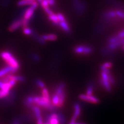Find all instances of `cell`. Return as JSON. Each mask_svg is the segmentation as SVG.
Here are the masks:
<instances>
[{
  "label": "cell",
  "mask_w": 124,
  "mask_h": 124,
  "mask_svg": "<svg viewBox=\"0 0 124 124\" xmlns=\"http://www.w3.org/2000/svg\"><path fill=\"white\" fill-rule=\"evenodd\" d=\"M33 101L34 104L46 108L51 112L55 110V107L53 106L50 98L45 97L44 96H33Z\"/></svg>",
  "instance_id": "1"
},
{
  "label": "cell",
  "mask_w": 124,
  "mask_h": 124,
  "mask_svg": "<svg viewBox=\"0 0 124 124\" xmlns=\"http://www.w3.org/2000/svg\"><path fill=\"white\" fill-rule=\"evenodd\" d=\"M0 56L4 61H5L8 65L16 69L17 70L20 68L19 62L10 52L8 51H2L0 53Z\"/></svg>",
  "instance_id": "2"
},
{
  "label": "cell",
  "mask_w": 124,
  "mask_h": 124,
  "mask_svg": "<svg viewBox=\"0 0 124 124\" xmlns=\"http://www.w3.org/2000/svg\"><path fill=\"white\" fill-rule=\"evenodd\" d=\"M71 5L75 13L79 16H82L86 11L87 3L83 0H72Z\"/></svg>",
  "instance_id": "3"
},
{
  "label": "cell",
  "mask_w": 124,
  "mask_h": 124,
  "mask_svg": "<svg viewBox=\"0 0 124 124\" xmlns=\"http://www.w3.org/2000/svg\"><path fill=\"white\" fill-rule=\"evenodd\" d=\"M94 48L90 45L81 44L75 46L73 49L75 53L78 55H87L94 52Z\"/></svg>",
  "instance_id": "4"
},
{
  "label": "cell",
  "mask_w": 124,
  "mask_h": 124,
  "mask_svg": "<svg viewBox=\"0 0 124 124\" xmlns=\"http://www.w3.org/2000/svg\"><path fill=\"white\" fill-rule=\"evenodd\" d=\"M117 17L115 10L112 9L104 11L100 16L101 21L107 23H112L115 22L116 19Z\"/></svg>",
  "instance_id": "5"
},
{
  "label": "cell",
  "mask_w": 124,
  "mask_h": 124,
  "mask_svg": "<svg viewBox=\"0 0 124 124\" xmlns=\"http://www.w3.org/2000/svg\"><path fill=\"white\" fill-rule=\"evenodd\" d=\"M38 6V2L35 0L32 5H30L28 8H26L24 15H23V18L26 20L30 21V20L33 17L35 11L37 8Z\"/></svg>",
  "instance_id": "6"
},
{
  "label": "cell",
  "mask_w": 124,
  "mask_h": 124,
  "mask_svg": "<svg viewBox=\"0 0 124 124\" xmlns=\"http://www.w3.org/2000/svg\"><path fill=\"white\" fill-rule=\"evenodd\" d=\"M108 73L103 71L101 72L100 83L107 92H110L112 91V85L108 80Z\"/></svg>",
  "instance_id": "7"
},
{
  "label": "cell",
  "mask_w": 124,
  "mask_h": 124,
  "mask_svg": "<svg viewBox=\"0 0 124 124\" xmlns=\"http://www.w3.org/2000/svg\"><path fill=\"white\" fill-rule=\"evenodd\" d=\"M80 99L85 101H87L94 104H97L100 102V100L96 97L92 95H88L86 94H80L79 96Z\"/></svg>",
  "instance_id": "8"
},
{
  "label": "cell",
  "mask_w": 124,
  "mask_h": 124,
  "mask_svg": "<svg viewBox=\"0 0 124 124\" xmlns=\"http://www.w3.org/2000/svg\"><path fill=\"white\" fill-rule=\"evenodd\" d=\"M22 26V18L17 19L12 22V23L8 26V30L9 32H14V31L20 29Z\"/></svg>",
  "instance_id": "9"
},
{
  "label": "cell",
  "mask_w": 124,
  "mask_h": 124,
  "mask_svg": "<svg viewBox=\"0 0 124 124\" xmlns=\"http://www.w3.org/2000/svg\"><path fill=\"white\" fill-rule=\"evenodd\" d=\"M81 107L80 106L78 103H76L74 106V112L70 122L69 123V124H74L76 123L77 119L79 117L81 114Z\"/></svg>",
  "instance_id": "10"
},
{
  "label": "cell",
  "mask_w": 124,
  "mask_h": 124,
  "mask_svg": "<svg viewBox=\"0 0 124 124\" xmlns=\"http://www.w3.org/2000/svg\"><path fill=\"white\" fill-rule=\"evenodd\" d=\"M18 70H17L16 69H14L12 67L7 65L6 67L0 69V78L5 76L8 74H9L10 73H15Z\"/></svg>",
  "instance_id": "11"
},
{
  "label": "cell",
  "mask_w": 124,
  "mask_h": 124,
  "mask_svg": "<svg viewBox=\"0 0 124 124\" xmlns=\"http://www.w3.org/2000/svg\"><path fill=\"white\" fill-rule=\"evenodd\" d=\"M59 26L63 30L64 32L67 34L71 33V29L70 26L69 25L67 20L64 21H61L59 22Z\"/></svg>",
  "instance_id": "12"
},
{
  "label": "cell",
  "mask_w": 124,
  "mask_h": 124,
  "mask_svg": "<svg viewBox=\"0 0 124 124\" xmlns=\"http://www.w3.org/2000/svg\"><path fill=\"white\" fill-rule=\"evenodd\" d=\"M32 36L34 38V39L35 41H36L40 45H45L46 44V41L42 37V36L39 35L37 33L35 32V31L34 32Z\"/></svg>",
  "instance_id": "13"
},
{
  "label": "cell",
  "mask_w": 124,
  "mask_h": 124,
  "mask_svg": "<svg viewBox=\"0 0 124 124\" xmlns=\"http://www.w3.org/2000/svg\"><path fill=\"white\" fill-rule=\"evenodd\" d=\"M41 36H42V37L46 41H56L58 38V37L56 34H52V33L44 34V35H42Z\"/></svg>",
  "instance_id": "14"
},
{
  "label": "cell",
  "mask_w": 124,
  "mask_h": 124,
  "mask_svg": "<svg viewBox=\"0 0 124 124\" xmlns=\"http://www.w3.org/2000/svg\"><path fill=\"white\" fill-rule=\"evenodd\" d=\"M48 18L49 19V20L51 21L54 25L59 26L60 21L57 14L53 13L51 15H48Z\"/></svg>",
  "instance_id": "15"
},
{
  "label": "cell",
  "mask_w": 124,
  "mask_h": 124,
  "mask_svg": "<svg viewBox=\"0 0 124 124\" xmlns=\"http://www.w3.org/2000/svg\"><path fill=\"white\" fill-rule=\"evenodd\" d=\"M104 29V22L103 23L102 21H101L100 22H98L95 26L94 28V32L96 34H100L101 33L103 30Z\"/></svg>",
  "instance_id": "16"
},
{
  "label": "cell",
  "mask_w": 124,
  "mask_h": 124,
  "mask_svg": "<svg viewBox=\"0 0 124 124\" xmlns=\"http://www.w3.org/2000/svg\"><path fill=\"white\" fill-rule=\"evenodd\" d=\"M66 87V84L64 82L60 83L57 87L56 88L55 94L59 95V96L65 91V88Z\"/></svg>",
  "instance_id": "17"
},
{
  "label": "cell",
  "mask_w": 124,
  "mask_h": 124,
  "mask_svg": "<svg viewBox=\"0 0 124 124\" xmlns=\"http://www.w3.org/2000/svg\"><path fill=\"white\" fill-rule=\"evenodd\" d=\"M35 1H31V0H19L17 3V4L18 6L22 7L26 6H30Z\"/></svg>",
  "instance_id": "18"
},
{
  "label": "cell",
  "mask_w": 124,
  "mask_h": 124,
  "mask_svg": "<svg viewBox=\"0 0 124 124\" xmlns=\"http://www.w3.org/2000/svg\"><path fill=\"white\" fill-rule=\"evenodd\" d=\"M24 104L25 106H26L27 107H28L30 108H32V107L34 104L33 101V96H29L28 97H27L25 100Z\"/></svg>",
  "instance_id": "19"
},
{
  "label": "cell",
  "mask_w": 124,
  "mask_h": 124,
  "mask_svg": "<svg viewBox=\"0 0 124 124\" xmlns=\"http://www.w3.org/2000/svg\"><path fill=\"white\" fill-rule=\"evenodd\" d=\"M31 109H32L33 111L35 116L36 118L41 116V110L39 106L36 105V104H34L33 106L32 107V108H31Z\"/></svg>",
  "instance_id": "20"
},
{
  "label": "cell",
  "mask_w": 124,
  "mask_h": 124,
  "mask_svg": "<svg viewBox=\"0 0 124 124\" xmlns=\"http://www.w3.org/2000/svg\"><path fill=\"white\" fill-rule=\"evenodd\" d=\"M35 31L32 29L30 28V27L27 26L25 28H22V32L26 36H32Z\"/></svg>",
  "instance_id": "21"
},
{
  "label": "cell",
  "mask_w": 124,
  "mask_h": 124,
  "mask_svg": "<svg viewBox=\"0 0 124 124\" xmlns=\"http://www.w3.org/2000/svg\"><path fill=\"white\" fill-rule=\"evenodd\" d=\"M12 87L9 83L4 82L2 80H0V89L4 91H9L10 89Z\"/></svg>",
  "instance_id": "22"
},
{
  "label": "cell",
  "mask_w": 124,
  "mask_h": 124,
  "mask_svg": "<svg viewBox=\"0 0 124 124\" xmlns=\"http://www.w3.org/2000/svg\"><path fill=\"white\" fill-rule=\"evenodd\" d=\"M30 58L35 62H39L41 61L40 55L36 52H32L30 54Z\"/></svg>",
  "instance_id": "23"
},
{
  "label": "cell",
  "mask_w": 124,
  "mask_h": 124,
  "mask_svg": "<svg viewBox=\"0 0 124 124\" xmlns=\"http://www.w3.org/2000/svg\"><path fill=\"white\" fill-rule=\"evenodd\" d=\"M59 100H60L59 96L54 93L53 95L52 96V101H51V102H52L53 105L55 107H57L58 104H59Z\"/></svg>",
  "instance_id": "24"
},
{
  "label": "cell",
  "mask_w": 124,
  "mask_h": 124,
  "mask_svg": "<svg viewBox=\"0 0 124 124\" xmlns=\"http://www.w3.org/2000/svg\"><path fill=\"white\" fill-rule=\"evenodd\" d=\"M66 94L65 91H64L59 96L60 97V100H59V104H58L57 107L61 108L62 106H63L65 100V99H66Z\"/></svg>",
  "instance_id": "25"
},
{
  "label": "cell",
  "mask_w": 124,
  "mask_h": 124,
  "mask_svg": "<svg viewBox=\"0 0 124 124\" xmlns=\"http://www.w3.org/2000/svg\"><path fill=\"white\" fill-rule=\"evenodd\" d=\"M121 38H119L117 35H115L112 36L111 37L108 38V44H112L114 42L118 41L119 39H121Z\"/></svg>",
  "instance_id": "26"
},
{
  "label": "cell",
  "mask_w": 124,
  "mask_h": 124,
  "mask_svg": "<svg viewBox=\"0 0 124 124\" xmlns=\"http://www.w3.org/2000/svg\"><path fill=\"white\" fill-rule=\"evenodd\" d=\"M58 114V119L59 121V124H66V117L64 116V115L61 113V112H59Z\"/></svg>",
  "instance_id": "27"
},
{
  "label": "cell",
  "mask_w": 124,
  "mask_h": 124,
  "mask_svg": "<svg viewBox=\"0 0 124 124\" xmlns=\"http://www.w3.org/2000/svg\"><path fill=\"white\" fill-rule=\"evenodd\" d=\"M94 85L92 83L89 84L86 91V94L88 95H92L93 92H94Z\"/></svg>",
  "instance_id": "28"
},
{
  "label": "cell",
  "mask_w": 124,
  "mask_h": 124,
  "mask_svg": "<svg viewBox=\"0 0 124 124\" xmlns=\"http://www.w3.org/2000/svg\"><path fill=\"white\" fill-rule=\"evenodd\" d=\"M115 11L117 17L120 19L124 20V10L123 9H117L115 10Z\"/></svg>",
  "instance_id": "29"
},
{
  "label": "cell",
  "mask_w": 124,
  "mask_h": 124,
  "mask_svg": "<svg viewBox=\"0 0 124 124\" xmlns=\"http://www.w3.org/2000/svg\"><path fill=\"white\" fill-rule=\"evenodd\" d=\"M113 66V64L111 63V62H106V63H103L102 65L100 66V69L101 68H106V69H110Z\"/></svg>",
  "instance_id": "30"
},
{
  "label": "cell",
  "mask_w": 124,
  "mask_h": 124,
  "mask_svg": "<svg viewBox=\"0 0 124 124\" xmlns=\"http://www.w3.org/2000/svg\"><path fill=\"white\" fill-rule=\"evenodd\" d=\"M40 4L41 7L43 8V9L46 8V7H50L49 3L48 2V0H42V1H41L40 2Z\"/></svg>",
  "instance_id": "31"
},
{
  "label": "cell",
  "mask_w": 124,
  "mask_h": 124,
  "mask_svg": "<svg viewBox=\"0 0 124 124\" xmlns=\"http://www.w3.org/2000/svg\"><path fill=\"white\" fill-rule=\"evenodd\" d=\"M35 83L36 84V85L38 87L41 88L42 89L45 87L46 85H45V83L43 82V81L39 80V79H36L35 80Z\"/></svg>",
  "instance_id": "32"
},
{
  "label": "cell",
  "mask_w": 124,
  "mask_h": 124,
  "mask_svg": "<svg viewBox=\"0 0 124 124\" xmlns=\"http://www.w3.org/2000/svg\"><path fill=\"white\" fill-rule=\"evenodd\" d=\"M9 94V91H4L1 90H0V99H2L4 97H5Z\"/></svg>",
  "instance_id": "33"
},
{
  "label": "cell",
  "mask_w": 124,
  "mask_h": 124,
  "mask_svg": "<svg viewBox=\"0 0 124 124\" xmlns=\"http://www.w3.org/2000/svg\"><path fill=\"white\" fill-rule=\"evenodd\" d=\"M42 96L45 97L50 98L49 93L48 90H47V88H46V87H45V88H42Z\"/></svg>",
  "instance_id": "34"
},
{
  "label": "cell",
  "mask_w": 124,
  "mask_h": 124,
  "mask_svg": "<svg viewBox=\"0 0 124 124\" xmlns=\"http://www.w3.org/2000/svg\"><path fill=\"white\" fill-rule=\"evenodd\" d=\"M108 80H109V81H110V83L111 84V85H112L115 84V79H114L113 76H112L111 73V72H108Z\"/></svg>",
  "instance_id": "35"
},
{
  "label": "cell",
  "mask_w": 124,
  "mask_h": 124,
  "mask_svg": "<svg viewBox=\"0 0 124 124\" xmlns=\"http://www.w3.org/2000/svg\"><path fill=\"white\" fill-rule=\"evenodd\" d=\"M57 16H58V18H59L60 22L66 21V18H65V16L62 13H58L57 14Z\"/></svg>",
  "instance_id": "36"
},
{
  "label": "cell",
  "mask_w": 124,
  "mask_h": 124,
  "mask_svg": "<svg viewBox=\"0 0 124 124\" xmlns=\"http://www.w3.org/2000/svg\"><path fill=\"white\" fill-rule=\"evenodd\" d=\"M48 122H49L50 124H59V121L58 117L50 118Z\"/></svg>",
  "instance_id": "37"
},
{
  "label": "cell",
  "mask_w": 124,
  "mask_h": 124,
  "mask_svg": "<svg viewBox=\"0 0 124 124\" xmlns=\"http://www.w3.org/2000/svg\"><path fill=\"white\" fill-rule=\"evenodd\" d=\"M44 10L45 11V12L48 15V16L50 15H51L53 13H54L53 11H52V10L50 8V7L46 8L44 9Z\"/></svg>",
  "instance_id": "38"
},
{
  "label": "cell",
  "mask_w": 124,
  "mask_h": 124,
  "mask_svg": "<svg viewBox=\"0 0 124 124\" xmlns=\"http://www.w3.org/2000/svg\"><path fill=\"white\" fill-rule=\"evenodd\" d=\"M117 35L119 38H124V29L120 31V32Z\"/></svg>",
  "instance_id": "39"
},
{
  "label": "cell",
  "mask_w": 124,
  "mask_h": 124,
  "mask_svg": "<svg viewBox=\"0 0 124 124\" xmlns=\"http://www.w3.org/2000/svg\"><path fill=\"white\" fill-rule=\"evenodd\" d=\"M50 6H53L55 5V0H48Z\"/></svg>",
  "instance_id": "40"
},
{
  "label": "cell",
  "mask_w": 124,
  "mask_h": 124,
  "mask_svg": "<svg viewBox=\"0 0 124 124\" xmlns=\"http://www.w3.org/2000/svg\"><path fill=\"white\" fill-rule=\"evenodd\" d=\"M20 124V121H19V119H15L14 122V123H13V124Z\"/></svg>",
  "instance_id": "41"
},
{
  "label": "cell",
  "mask_w": 124,
  "mask_h": 124,
  "mask_svg": "<svg viewBox=\"0 0 124 124\" xmlns=\"http://www.w3.org/2000/svg\"><path fill=\"white\" fill-rule=\"evenodd\" d=\"M44 124H50L49 122H46L45 123H44Z\"/></svg>",
  "instance_id": "42"
},
{
  "label": "cell",
  "mask_w": 124,
  "mask_h": 124,
  "mask_svg": "<svg viewBox=\"0 0 124 124\" xmlns=\"http://www.w3.org/2000/svg\"><path fill=\"white\" fill-rule=\"evenodd\" d=\"M36 1H37V2H40L41 1H42V0H36Z\"/></svg>",
  "instance_id": "43"
},
{
  "label": "cell",
  "mask_w": 124,
  "mask_h": 124,
  "mask_svg": "<svg viewBox=\"0 0 124 124\" xmlns=\"http://www.w3.org/2000/svg\"><path fill=\"white\" fill-rule=\"evenodd\" d=\"M123 49H124V46H123Z\"/></svg>",
  "instance_id": "44"
},
{
  "label": "cell",
  "mask_w": 124,
  "mask_h": 124,
  "mask_svg": "<svg viewBox=\"0 0 124 124\" xmlns=\"http://www.w3.org/2000/svg\"><path fill=\"white\" fill-rule=\"evenodd\" d=\"M74 124H76V123H75Z\"/></svg>",
  "instance_id": "45"
},
{
  "label": "cell",
  "mask_w": 124,
  "mask_h": 124,
  "mask_svg": "<svg viewBox=\"0 0 124 124\" xmlns=\"http://www.w3.org/2000/svg\"><path fill=\"white\" fill-rule=\"evenodd\" d=\"M31 1H34V0H31Z\"/></svg>",
  "instance_id": "46"
},
{
  "label": "cell",
  "mask_w": 124,
  "mask_h": 124,
  "mask_svg": "<svg viewBox=\"0 0 124 124\" xmlns=\"http://www.w3.org/2000/svg\"></svg>",
  "instance_id": "47"
}]
</instances>
